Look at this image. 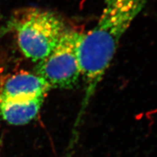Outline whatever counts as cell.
Returning a JSON list of instances; mask_svg holds the SVG:
<instances>
[{
  "label": "cell",
  "mask_w": 157,
  "mask_h": 157,
  "mask_svg": "<svg viewBox=\"0 0 157 157\" xmlns=\"http://www.w3.org/2000/svg\"><path fill=\"white\" fill-rule=\"evenodd\" d=\"M146 3L147 0H105L96 26L87 33H80L76 55L85 82V95L75 129L78 128L88 103L113 59L121 39Z\"/></svg>",
  "instance_id": "1"
},
{
  "label": "cell",
  "mask_w": 157,
  "mask_h": 157,
  "mask_svg": "<svg viewBox=\"0 0 157 157\" xmlns=\"http://www.w3.org/2000/svg\"><path fill=\"white\" fill-rule=\"evenodd\" d=\"M13 26L24 55L37 63L52 51L68 28L56 14L37 8L22 11Z\"/></svg>",
  "instance_id": "2"
},
{
  "label": "cell",
  "mask_w": 157,
  "mask_h": 157,
  "mask_svg": "<svg viewBox=\"0 0 157 157\" xmlns=\"http://www.w3.org/2000/svg\"><path fill=\"white\" fill-rule=\"evenodd\" d=\"M81 32L67 28L52 51L37 63L36 74L51 88L71 89L79 79L81 71L76 55V46Z\"/></svg>",
  "instance_id": "3"
},
{
  "label": "cell",
  "mask_w": 157,
  "mask_h": 157,
  "mask_svg": "<svg viewBox=\"0 0 157 157\" xmlns=\"http://www.w3.org/2000/svg\"><path fill=\"white\" fill-rule=\"evenodd\" d=\"M51 89L36 73L20 71L7 75L0 83V101L46 96Z\"/></svg>",
  "instance_id": "4"
},
{
  "label": "cell",
  "mask_w": 157,
  "mask_h": 157,
  "mask_svg": "<svg viewBox=\"0 0 157 157\" xmlns=\"http://www.w3.org/2000/svg\"><path fill=\"white\" fill-rule=\"evenodd\" d=\"M45 97L0 101V115L5 121L11 125L26 124L36 117Z\"/></svg>",
  "instance_id": "5"
},
{
  "label": "cell",
  "mask_w": 157,
  "mask_h": 157,
  "mask_svg": "<svg viewBox=\"0 0 157 157\" xmlns=\"http://www.w3.org/2000/svg\"><path fill=\"white\" fill-rule=\"evenodd\" d=\"M0 157H3L2 153V141H1V136H0Z\"/></svg>",
  "instance_id": "6"
}]
</instances>
